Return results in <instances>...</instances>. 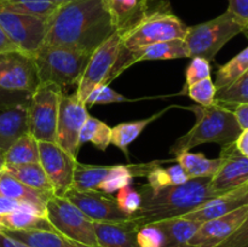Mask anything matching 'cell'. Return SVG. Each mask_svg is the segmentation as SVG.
<instances>
[{
	"label": "cell",
	"instance_id": "1",
	"mask_svg": "<svg viewBox=\"0 0 248 247\" xmlns=\"http://www.w3.org/2000/svg\"><path fill=\"white\" fill-rule=\"evenodd\" d=\"M102 0H72L60 5L47 19L46 45H57L91 55L114 33Z\"/></svg>",
	"mask_w": 248,
	"mask_h": 247
},
{
	"label": "cell",
	"instance_id": "2",
	"mask_svg": "<svg viewBox=\"0 0 248 247\" xmlns=\"http://www.w3.org/2000/svg\"><path fill=\"white\" fill-rule=\"evenodd\" d=\"M211 178L188 179L186 183L153 189L147 183L138 186L140 207L131 216V222L140 227L172 218L183 217L203 203L217 198L211 189Z\"/></svg>",
	"mask_w": 248,
	"mask_h": 247
},
{
	"label": "cell",
	"instance_id": "3",
	"mask_svg": "<svg viewBox=\"0 0 248 247\" xmlns=\"http://www.w3.org/2000/svg\"><path fill=\"white\" fill-rule=\"evenodd\" d=\"M186 31L188 26L173 14L169 2L153 4L142 18L126 31H119L121 38L120 56L109 77L108 84L111 82V75L130 53L160 41L184 39Z\"/></svg>",
	"mask_w": 248,
	"mask_h": 247
},
{
	"label": "cell",
	"instance_id": "4",
	"mask_svg": "<svg viewBox=\"0 0 248 247\" xmlns=\"http://www.w3.org/2000/svg\"><path fill=\"white\" fill-rule=\"evenodd\" d=\"M186 109L195 114L196 121L193 127L186 135L177 138L170 148V153L174 156L206 143H216L222 147L235 143L241 133L242 130L234 113L225 107L216 103L211 106L194 104L186 107Z\"/></svg>",
	"mask_w": 248,
	"mask_h": 247
},
{
	"label": "cell",
	"instance_id": "5",
	"mask_svg": "<svg viewBox=\"0 0 248 247\" xmlns=\"http://www.w3.org/2000/svg\"><path fill=\"white\" fill-rule=\"evenodd\" d=\"M33 57L40 82L56 85L63 93H67L78 86L90 53L44 44Z\"/></svg>",
	"mask_w": 248,
	"mask_h": 247
},
{
	"label": "cell",
	"instance_id": "6",
	"mask_svg": "<svg viewBox=\"0 0 248 247\" xmlns=\"http://www.w3.org/2000/svg\"><path fill=\"white\" fill-rule=\"evenodd\" d=\"M244 29V26L228 10L211 21L188 26L184 43L189 58L202 57L212 62L223 46L241 34Z\"/></svg>",
	"mask_w": 248,
	"mask_h": 247
},
{
	"label": "cell",
	"instance_id": "7",
	"mask_svg": "<svg viewBox=\"0 0 248 247\" xmlns=\"http://www.w3.org/2000/svg\"><path fill=\"white\" fill-rule=\"evenodd\" d=\"M62 90L56 85L40 82L27 106L28 133L38 142L56 143L58 109Z\"/></svg>",
	"mask_w": 248,
	"mask_h": 247
},
{
	"label": "cell",
	"instance_id": "8",
	"mask_svg": "<svg viewBox=\"0 0 248 247\" xmlns=\"http://www.w3.org/2000/svg\"><path fill=\"white\" fill-rule=\"evenodd\" d=\"M46 217L52 227L69 239L91 247H101L93 222L64 196L52 195L46 202Z\"/></svg>",
	"mask_w": 248,
	"mask_h": 247
},
{
	"label": "cell",
	"instance_id": "9",
	"mask_svg": "<svg viewBox=\"0 0 248 247\" xmlns=\"http://www.w3.org/2000/svg\"><path fill=\"white\" fill-rule=\"evenodd\" d=\"M120 50V33L114 31L108 39L92 51L74 92L80 102L85 104L86 98L94 89L103 84L109 85V77L113 72L114 65L118 62Z\"/></svg>",
	"mask_w": 248,
	"mask_h": 247
},
{
	"label": "cell",
	"instance_id": "10",
	"mask_svg": "<svg viewBox=\"0 0 248 247\" xmlns=\"http://www.w3.org/2000/svg\"><path fill=\"white\" fill-rule=\"evenodd\" d=\"M0 26L17 50L35 55L44 45L47 33V19L18 14L0 7Z\"/></svg>",
	"mask_w": 248,
	"mask_h": 247
},
{
	"label": "cell",
	"instance_id": "11",
	"mask_svg": "<svg viewBox=\"0 0 248 247\" xmlns=\"http://www.w3.org/2000/svg\"><path fill=\"white\" fill-rule=\"evenodd\" d=\"M89 115L86 104L80 102L75 93H62L56 128V144L74 159H78L80 152V131Z\"/></svg>",
	"mask_w": 248,
	"mask_h": 247
},
{
	"label": "cell",
	"instance_id": "12",
	"mask_svg": "<svg viewBox=\"0 0 248 247\" xmlns=\"http://www.w3.org/2000/svg\"><path fill=\"white\" fill-rule=\"evenodd\" d=\"M39 84L33 56L19 50L0 53V87L31 94Z\"/></svg>",
	"mask_w": 248,
	"mask_h": 247
},
{
	"label": "cell",
	"instance_id": "13",
	"mask_svg": "<svg viewBox=\"0 0 248 247\" xmlns=\"http://www.w3.org/2000/svg\"><path fill=\"white\" fill-rule=\"evenodd\" d=\"M74 206L93 222H127L131 216L119 207L116 199L99 190L82 191L70 188L64 194Z\"/></svg>",
	"mask_w": 248,
	"mask_h": 247
},
{
	"label": "cell",
	"instance_id": "14",
	"mask_svg": "<svg viewBox=\"0 0 248 247\" xmlns=\"http://www.w3.org/2000/svg\"><path fill=\"white\" fill-rule=\"evenodd\" d=\"M218 157L219 167L210 179L211 189L218 196L248 183V157L237 149L235 143L223 145Z\"/></svg>",
	"mask_w": 248,
	"mask_h": 247
},
{
	"label": "cell",
	"instance_id": "15",
	"mask_svg": "<svg viewBox=\"0 0 248 247\" xmlns=\"http://www.w3.org/2000/svg\"><path fill=\"white\" fill-rule=\"evenodd\" d=\"M39 162L55 189V195L64 196L73 185L78 159L70 156L56 143L48 142H39Z\"/></svg>",
	"mask_w": 248,
	"mask_h": 247
},
{
	"label": "cell",
	"instance_id": "16",
	"mask_svg": "<svg viewBox=\"0 0 248 247\" xmlns=\"http://www.w3.org/2000/svg\"><path fill=\"white\" fill-rule=\"evenodd\" d=\"M247 216L248 203L227 215L202 222L189 245L190 247H217L240 227Z\"/></svg>",
	"mask_w": 248,
	"mask_h": 247
},
{
	"label": "cell",
	"instance_id": "17",
	"mask_svg": "<svg viewBox=\"0 0 248 247\" xmlns=\"http://www.w3.org/2000/svg\"><path fill=\"white\" fill-rule=\"evenodd\" d=\"M177 58H189L188 48H186L184 39H173V40L160 41L144 46L135 52L130 53L120 67L111 75L110 81L125 72L131 65L142 61H157V60H177Z\"/></svg>",
	"mask_w": 248,
	"mask_h": 247
},
{
	"label": "cell",
	"instance_id": "18",
	"mask_svg": "<svg viewBox=\"0 0 248 247\" xmlns=\"http://www.w3.org/2000/svg\"><path fill=\"white\" fill-rule=\"evenodd\" d=\"M248 203V183L240 188L234 189L232 191L222 194L217 198L212 199L208 202L203 203L196 210L186 213L183 218L191 220H198V222H206V220L213 219V218L220 217L227 213L232 212L236 208Z\"/></svg>",
	"mask_w": 248,
	"mask_h": 247
},
{
	"label": "cell",
	"instance_id": "19",
	"mask_svg": "<svg viewBox=\"0 0 248 247\" xmlns=\"http://www.w3.org/2000/svg\"><path fill=\"white\" fill-rule=\"evenodd\" d=\"M93 229L101 247H140L137 244L138 229L131 220L93 222Z\"/></svg>",
	"mask_w": 248,
	"mask_h": 247
},
{
	"label": "cell",
	"instance_id": "20",
	"mask_svg": "<svg viewBox=\"0 0 248 247\" xmlns=\"http://www.w3.org/2000/svg\"><path fill=\"white\" fill-rule=\"evenodd\" d=\"M116 31H124L144 16L153 4L148 0H102Z\"/></svg>",
	"mask_w": 248,
	"mask_h": 247
},
{
	"label": "cell",
	"instance_id": "21",
	"mask_svg": "<svg viewBox=\"0 0 248 247\" xmlns=\"http://www.w3.org/2000/svg\"><path fill=\"white\" fill-rule=\"evenodd\" d=\"M1 232L29 247H91L69 239L57 230H12L1 225Z\"/></svg>",
	"mask_w": 248,
	"mask_h": 247
},
{
	"label": "cell",
	"instance_id": "22",
	"mask_svg": "<svg viewBox=\"0 0 248 247\" xmlns=\"http://www.w3.org/2000/svg\"><path fill=\"white\" fill-rule=\"evenodd\" d=\"M0 194L18 202L31 203L43 211H46V202L52 196L51 194L29 188L4 170H0Z\"/></svg>",
	"mask_w": 248,
	"mask_h": 247
},
{
	"label": "cell",
	"instance_id": "23",
	"mask_svg": "<svg viewBox=\"0 0 248 247\" xmlns=\"http://www.w3.org/2000/svg\"><path fill=\"white\" fill-rule=\"evenodd\" d=\"M172 108V106L167 107V108L162 109V110L157 111L156 114H153L152 116L148 118L140 119V120H132V121H125V123H120L119 125L114 126L111 128V144L115 145L116 148L121 150L125 154L126 159L130 160V145L137 139L140 136V133L148 127L152 123L161 118L167 110Z\"/></svg>",
	"mask_w": 248,
	"mask_h": 247
},
{
	"label": "cell",
	"instance_id": "24",
	"mask_svg": "<svg viewBox=\"0 0 248 247\" xmlns=\"http://www.w3.org/2000/svg\"><path fill=\"white\" fill-rule=\"evenodd\" d=\"M27 132V106L0 111V150L2 153Z\"/></svg>",
	"mask_w": 248,
	"mask_h": 247
},
{
	"label": "cell",
	"instance_id": "25",
	"mask_svg": "<svg viewBox=\"0 0 248 247\" xmlns=\"http://www.w3.org/2000/svg\"><path fill=\"white\" fill-rule=\"evenodd\" d=\"M1 170L6 171L7 173L11 174L12 177L18 179L19 182L26 184L29 188L55 195V189H53L48 177L46 176L40 162H31V164L21 165H4Z\"/></svg>",
	"mask_w": 248,
	"mask_h": 247
},
{
	"label": "cell",
	"instance_id": "26",
	"mask_svg": "<svg viewBox=\"0 0 248 247\" xmlns=\"http://www.w3.org/2000/svg\"><path fill=\"white\" fill-rule=\"evenodd\" d=\"M156 223L165 234V247H190L189 242L201 225V222L183 217Z\"/></svg>",
	"mask_w": 248,
	"mask_h": 247
},
{
	"label": "cell",
	"instance_id": "27",
	"mask_svg": "<svg viewBox=\"0 0 248 247\" xmlns=\"http://www.w3.org/2000/svg\"><path fill=\"white\" fill-rule=\"evenodd\" d=\"M174 160L183 167L189 179L212 178L220 164L219 157L208 159L202 153H182L174 156Z\"/></svg>",
	"mask_w": 248,
	"mask_h": 247
},
{
	"label": "cell",
	"instance_id": "28",
	"mask_svg": "<svg viewBox=\"0 0 248 247\" xmlns=\"http://www.w3.org/2000/svg\"><path fill=\"white\" fill-rule=\"evenodd\" d=\"M39 142L28 132L17 138L6 152H4V165H21L39 162Z\"/></svg>",
	"mask_w": 248,
	"mask_h": 247
},
{
	"label": "cell",
	"instance_id": "29",
	"mask_svg": "<svg viewBox=\"0 0 248 247\" xmlns=\"http://www.w3.org/2000/svg\"><path fill=\"white\" fill-rule=\"evenodd\" d=\"M109 170H110V166L89 165L77 161L72 188L82 191L98 190L99 184L108 174Z\"/></svg>",
	"mask_w": 248,
	"mask_h": 247
},
{
	"label": "cell",
	"instance_id": "30",
	"mask_svg": "<svg viewBox=\"0 0 248 247\" xmlns=\"http://www.w3.org/2000/svg\"><path fill=\"white\" fill-rule=\"evenodd\" d=\"M85 143H91L97 149L104 152L111 144V127H109L104 121L89 115L80 131V148Z\"/></svg>",
	"mask_w": 248,
	"mask_h": 247
},
{
	"label": "cell",
	"instance_id": "31",
	"mask_svg": "<svg viewBox=\"0 0 248 247\" xmlns=\"http://www.w3.org/2000/svg\"><path fill=\"white\" fill-rule=\"evenodd\" d=\"M58 6L52 0H0L2 9L45 19L50 18Z\"/></svg>",
	"mask_w": 248,
	"mask_h": 247
},
{
	"label": "cell",
	"instance_id": "32",
	"mask_svg": "<svg viewBox=\"0 0 248 247\" xmlns=\"http://www.w3.org/2000/svg\"><path fill=\"white\" fill-rule=\"evenodd\" d=\"M215 103L230 110L239 104L248 103V70L232 85L217 90Z\"/></svg>",
	"mask_w": 248,
	"mask_h": 247
},
{
	"label": "cell",
	"instance_id": "33",
	"mask_svg": "<svg viewBox=\"0 0 248 247\" xmlns=\"http://www.w3.org/2000/svg\"><path fill=\"white\" fill-rule=\"evenodd\" d=\"M248 70V47L237 53L234 58L218 68L216 74V89H224L229 86L244 73Z\"/></svg>",
	"mask_w": 248,
	"mask_h": 247
},
{
	"label": "cell",
	"instance_id": "34",
	"mask_svg": "<svg viewBox=\"0 0 248 247\" xmlns=\"http://www.w3.org/2000/svg\"><path fill=\"white\" fill-rule=\"evenodd\" d=\"M148 185L153 189L166 188L170 185H178L188 181L186 171L179 164L162 169L161 165L154 167L147 176Z\"/></svg>",
	"mask_w": 248,
	"mask_h": 247
},
{
	"label": "cell",
	"instance_id": "35",
	"mask_svg": "<svg viewBox=\"0 0 248 247\" xmlns=\"http://www.w3.org/2000/svg\"><path fill=\"white\" fill-rule=\"evenodd\" d=\"M133 178L135 177H133L130 164L110 166L108 174L104 177V179L99 184L98 190L111 195L114 193H118L120 189L132 184Z\"/></svg>",
	"mask_w": 248,
	"mask_h": 247
},
{
	"label": "cell",
	"instance_id": "36",
	"mask_svg": "<svg viewBox=\"0 0 248 247\" xmlns=\"http://www.w3.org/2000/svg\"><path fill=\"white\" fill-rule=\"evenodd\" d=\"M216 93L217 89L211 77L195 82L186 91V94H188L194 102L201 106H211L215 103Z\"/></svg>",
	"mask_w": 248,
	"mask_h": 247
},
{
	"label": "cell",
	"instance_id": "37",
	"mask_svg": "<svg viewBox=\"0 0 248 247\" xmlns=\"http://www.w3.org/2000/svg\"><path fill=\"white\" fill-rule=\"evenodd\" d=\"M211 77V62L202 57H193L186 69V85L182 94H186L189 86L203 79Z\"/></svg>",
	"mask_w": 248,
	"mask_h": 247
},
{
	"label": "cell",
	"instance_id": "38",
	"mask_svg": "<svg viewBox=\"0 0 248 247\" xmlns=\"http://www.w3.org/2000/svg\"><path fill=\"white\" fill-rule=\"evenodd\" d=\"M123 102H132V99L126 98L123 94L111 89L109 85H101L94 89L85 101L86 107H92L94 104H111V103H123Z\"/></svg>",
	"mask_w": 248,
	"mask_h": 247
},
{
	"label": "cell",
	"instance_id": "39",
	"mask_svg": "<svg viewBox=\"0 0 248 247\" xmlns=\"http://www.w3.org/2000/svg\"><path fill=\"white\" fill-rule=\"evenodd\" d=\"M165 234L157 223L143 225L137 232V244L140 247H165Z\"/></svg>",
	"mask_w": 248,
	"mask_h": 247
},
{
	"label": "cell",
	"instance_id": "40",
	"mask_svg": "<svg viewBox=\"0 0 248 247\" xmlns=\"http://www.w3.org/2000/svg\"><path fill=\"white\" fill-rule=\"evenodd\" d=\"M115 199L119 207L130 216H132L140 207V202H142L140 191L133 188L132 184L120 189Z\"/></svg>",
	"mask_w": 248,
	"mask_h": 247
},
{
	"label": "cell",
	"instance_id": "41",
	"mask_svg": "<svg viewBox=\"0 0 248 247\" xmlns=\"http://www.w3.org/2000/svg\"><path fill=\"white\" fill-rule=\"evenodd\" d=\"M31 93L21 91H11L0 87V111L19 106H28Z\"/></svg>",
	"mask_w": 248,
	"mask_h": 247
},
{
	"label": "cell",
	"instance_id": "42",
	"mask_svg": "<svg viewBox=\"0 0 248 247\" xmlns=\"http://www.w3.org/2000/svg\"><path fill=\"white\" fill-rule=\"evenodd\" d=\"M217 247H248V216L240 227Z\"/></svg>",
	"mask_w": 248,
	"mask_h": 247
},
{
	"label": "cell",
	"instance_id": "43",
	"mask_svg": "<svg viewBox=\"0 0 248 247\" xmlns=\"http://www.w3.org/2000/svg\"><path fill=\"white\" fill-rule=\"evenodd\" d=\"M228 11L244 26L248 27V0H228Z\"/></svg>",
	"mask_w": 248,
	"mask_h": 247
},
{
	"label": "cell",
	"instance_id": "44",
	"mask_svg": "<svg viewBox=\"0 0 248 247\" xmlns=\"http://www.w3.org/2000/svg\"><path fill=\"white\" fill-rule=\"evenodd\" d=\"M241 130H248V103H242L232 109Z\"/></svg>",
	"mask_w": 248,
	"mask_h": 247
},
{
	"label": "cell",
	"instance_id": "45",
	"mask_svg": "<svg viewBox=\"0 0 248 247\" xmlns=\"http://www.w3.org/2000/svg\"><path fill=\"white\" fill-rule=\"evenodd\" d=\"M21 206L22 202H18V201L14 200V199H10L0 194V216L7 215V213L19 210Z\"/></svg>",
	"mask_w": 248,
	"mask_h": 247
},
{
	"label": "cell",
	"instance_id": "46",
	"mask_svg": "<svg viewBox=\"0 0 248 247\" xmlns=\"http://www.w3.org/2000/svg\"><path fill=\"white\" fill-rule=\"evenodd\" d=\"M0 247H29L23 242L18 241V240L14 239V237L9 236V235L4 234L0 232Z\"/></svg>",
	"mask_w": 248,
	"mask_h": 247
},
{
	"label": "cell",
	"instance_id": "47",
	"mask_svg": "<svg viewBox=\"0 0 248 247\" xmlns=\"http://www.w3.org/2000/svg\"><path fill=\"white\" fill-rule=\"evenodd\" d=\"M235 145H236L237 149L245 155V156L248 157V130H242L240 136L237 137L236 142H235Z\"/></svg>",
	"mask_w": 248,
	"mask_h": 247
},
{
	"label": "cell",
	"instance_id": "48",
	"mask_svg": "<svg viewBox=\"0 0 248 247\" xmlns=\"http://www.w3.org/2000/svg\"><path fill=\"white\" fill-rule=\"evenodd\" d=\"M17 50L16 46L12 44V41L10 40L9 36L6 35L5 31L2 29V27L0 26V53L7 52V51Z\"/></svg>",
	"mask_w": 248,
	"mask_h": 247
},
{
	"label": "cell",
	"instance_id": "49",
	"mask_svg": "<svg viewBox=\"0 0 248 247\" xmlns=\"http://www.w3.org/2000/svg\"><path fill=\"white\" fill-rule=\"evenodd\" d=\"M2 166H4V153L0 150V170L2 169Z\"/></svg>",
	"mask_w": 248,
	"mask_h": 247
},
{
	"label": "cell",
	"instance_id": "50",
	"mask_svg": "<svg viewBox=\"0 0 248 247\" xmlns=\"http://www.w3.org/2000/svg\"><path fill=\"white\" fill-rule=\"evenodd\" d=\"M52 1L56 2L57 5H62V4H65V2L72 1V0H52Z\"/></svg>",
	"mask_w": 248,
	"mask_h": 247
},
{
	"label": "cell",
	"instance_id": "51",
	"mask_svg": "<svg viewBox=\"0 0 248 247\" xmlns=\"http://www.w3.org/2000/svg\"><path fill=\"white\" fill-rule=\"evenodd\" d=\"M242 33H244L245 35H246V38L248 39V27H246V28L244 29V31H242Z\"/></svg>",
	"mask_w": 248,
	"mask_h": 247
},
{
	"label": "cell",
	"instance_id": "52",
	"mask_svg": "<svg viewBox=\"0 0 248 247\" xmlns=\"http://www.w3.org/2000/svg\"><path fill=\"white\" fill-rule=\"evenodd\" d=\"M157 0H148V2H149V4H154V2H156Z\"/></svg>",
	"mask_w": 248,
	"mask_h": 247
},
{
	"label": "cell",
	"instance_id": "53",
	"mask_svg": "<svg viewBox=\"0 0 248 247\" xmlns=\"http://www.w3.org/2000/svg\"><path fill=\"white\" fill-rule=\"evenodd\" d=\"M0 232H1V224H0Z\"/></svg>",
	"mask_w": 248,
	"mask_h": 247
}]
</instances>
